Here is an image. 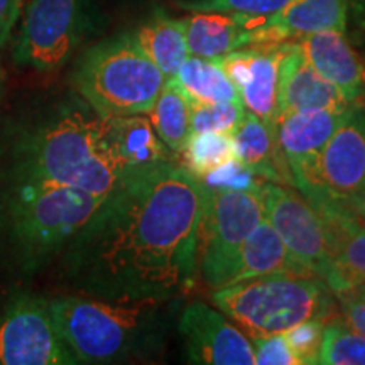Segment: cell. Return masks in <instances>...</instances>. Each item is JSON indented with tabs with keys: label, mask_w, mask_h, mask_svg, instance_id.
Instances as JSON below:
<instances>
[{
	"label": "cell",
	"mask_w": 365,
	"mask_h": 365,
	"mask_svg": "<svg viewBox=\"0 0 365 365\" xmlns=\"http://www.w3.org/2000/svg\"><path fill=\"white\" fill-rule=\"evenodd\" d=\"M207 186L178 161L132 171L65 249L68 281L108 301H170L198 267Z\"/></svg>",
	"instance_id": "6da1fadb"
},
{
	"label": "cell",
	"mask_w": 365,
	"mask_h": 365,
	"mask_svg": "<svg viewBox=\"0 0 365 365\" xmlns=\"http://www.w3.org/2000/svg\"><path fill=\"white\" fill-rule=\"evenodd\" d=\"M170 301H108L65 296L48 301L78 364L148 359L166 345L175 304Z\"/></svg>",
	"instance_id": "7a4b0ae2"
},
{
	"label": "cell",
	"mask_w": 365,
	"mask_h": 365,
	"mask_svg": "<svg viewBox=\"0 0 365 365\" xmlns=\"http://www.w3.org/2000/svg\"><path fill=\"white\" fill-rule=\"evenodd\" d=\"M16 175L107 198L130 175L108 148L103 117L88 105L59 107L22 143Z\"/></svg>",
	"instance_id": "3957f363"
},
{
	"label": "cell",
	"mask_w": 365,
	"mask_h": 365,
	"mask_svg": "<svg viewBox=\"0 0 365 365\" xmlns=\"http://www.w3.org/2000/svg\"><path fill=\"white\" fill-rule=\"evenodd\" d=\"M105 198L88 191L14 176L0 200V232L27 266H39L68 247Z\"/></svg>",
	"instance_id": "277c9868"
},
{
	"label": "cell",
	"mask_w": 365,
	"mask_h": 365,
	"mask_svg": "<svg viewBox=\"0 0 365 365\" xmlns=\"http://www.w3.org/2000/svg\"><path fill=\"white\" fill-rule=\"evenodd\" d=\"M73 83L100 117H124L149 113L166 76L135 36L127 33L88 49L76 66Z\"/></svg>",
	"instance_id": "5b68a950"
},
{
	"label": "cell",
	"mask_w": 365,
	"mask_h": 365,
	"mask_svg": "<svg viewBox=\"0 0 365 365\" xmlns=\"http://www.w3.org/2000/svg\"><path fill=\"white\" fill-rule=\"evenodd\" d=\"M330 293L318 277L279 272L218 287L212 301L252 336H269L286 333L307 319H325L333 308Z\"/></svg>",
	"instance_id": "8992f818"
},
{
	"label": "cell",
	"mask_w": 365,
	"mask_h": 365,
	"mask_svg": "<svg viewBox=\"0 0 365 365\" xmlns=\"http://www.w3.org/2000/svg\"><path fill=\"white\" fill-rule=\"evenodd\" d=\"M261 191L207 186L198 255L202 276L208 286L218 289L234 279L245 240L266 218Z\"/></svg>",
	"instance_id": "52a82bcc"
},
{
	"label": "cell",
	"mask_w": 365,
	"mask_h": 365,
	"mask_svg": "<svg viewBox=\"0 0 365 365\" xmlns=\"http://www.w3.org/2000/svg\"><path fill=\"white\" fill-rule=\"evenodd\" d=\"M317 210L349 205L365 193V107L352 103L317 159L291 173Z\"/></svg>",
	"instance_id": "ba28073f"
},
{
	"label": "cell",
	"mask_w": 365,
	"mask_h": 365,
	"mask_svg": "<svg viewBox=\"0 0 365 365\" xmlns=\"http://www.w3.org/2000/svg\"><path fill=\"white\" fill-rule=\"evenodd\" d=\"M90 0H29L14 46V61L38 71L66 65L83 39Z\"/></svg>",
	"instance_id": "9c48e42d"
},
{
	"label": "cell",
	"mask_w": 365,
	"mask_h": 365,
	"mask_svg": "<svg viewBox=\"0 0 365 365\" xmlns=\"http://www.w3.org/2000/svg\"><path fill=\"white\" fill-rule=\"evenodd\" d=\"M261 193L264 215L294 261L325 282L333 254V232L327 218L304 196L277 182H264Z\"/></svg>",
	"instance_id": "30bf717a"
},
{
	"label": "cell",
	"mask_w": 365,
	"mask_h": 365,
	"mask_svg": "<svg viewBox=\"0 0 365 365\" xmlns=\"http://www.w3.org/2000/svg\"><path fill=\"white\" fill-rule=\"evenodd\" d=\"M0 364H78L59 333L48 301L21 296L6 308L0 318Z\"/></svg>",
	"instance_id": "8fae6325"
},
{
	"label": "cell",
	"mask_w": 365,
	"mask_h": 365,
	"mask_svg": "<svg viewBox=\"0 0 365 365\" xmlns=\"http://www.w3.org/2000/svg\"><path fill=\"white\" fill-rule=\"evenodd\" d=\"M185 357L202 365H254L252 341L208 304L193 301L178 319Z\"/></svg>",
	"instance_id": "7c38bea8"
},
{
	"label": "cell",
	"mask_w": 365,
	"mask_h": 365,
	"mask_svg": "<svg viewBox=\"0 0 365 365\" xmlns=\"http://www.w3.org/2000/svg\"><path fill=\"white\" fill-rule=\"evenodd\" d=\"M350 105L345 95L303 58L293 41H287L279 65L277 117L303 110L345 112Z\"/></svg>",
	"instance_id": "4fadbf2b"
},
{
	"label": "cell",
	"mask_w": 365,
	"mask_h": 365,
	"mask_svg": "<svg viewBox=\"0 0 365 365\" xmlns=\"http://www.w3.org/2000/svg\"><path fill=\"white\" fill-rule=\"evenodd\" d=\"M267 17L237 12H193L182 19L188 53L191 56L218 61L237 49L247 46L257 48L261 46L262 26Z\"/></svg>",
	"instance_id": "5bb4252c"
},
{
	"label": "cell",
	"mask_w": 365,
	"mask_h": 365,
	"mask_svg": "<svg viewBox=\"0 0 365 365\" xmlns=\"http://www.w3.org/2000/svg\"><path fill=\"white\" fill-rule=\"evenodd\" d=\"M293 43L323 78L331 81L350 103L365 97V59L352 48L344 33L323 31L301 36Z\"/></svg>",
	"instance_id": "9a60e30c"
},
{
	"label": "cell",
	"mask_w": 365,
	"mask_h": 365,
	"mask_svg": "<svg viewBox=\"0 0 365 365\" xmlns=\"http://www.w3.org/2000/svg\"><path fill=\"white\" fill-rule=\"evenodd\" d=\"M318 212L333 232V254L325 284L336 294L365 286V225L346 205H333Z\"/></svg>",
	"instance_id": "2e32d148"
},
{
	"label": "cell",
	"mask_w": 365,
	"mask_h": 365,
	"mask_svg": "<svg viewBox=\"0 0 365 365\" xmlns=\"http://www.w3.org/2000/svg\"><path fill=\"white\" fill-rule=\"evenodd\" d=\"M350 0H289L262 26L261 46L294 41L323 31L345 33Z\"/></svg>",
	"instance_id": "e0dca14e"
},
{
	"label": "cell",
	"mask_w": 365,
	"mask_h": 365,
	"mask_svg": "<svg viewBox=\"0 0 365 365\" xmlns=\"http://www.w3.org/2000/svg\"><path fill=\"white\" fill-rule=\"evenodd\" d=\"M103 130L108 148L127 171L132 173L176 161L144 113L103 117Z\"/></svg>",
	"instance_id": "ac0fdd59"
},
{
	"label": "cell",
	"mask_w": 365,
	"mask_h": 365,
	"mask_svg": "<svg viewBox=\"0 0 365 365\" xmlns=\"http://www.w3.org/2000/svg\"><path fill=\"white\" fill-rule=\"evenodd\" d=\"M346 110H303L276 118L277 143L291 173L317 159L333 132L339 129Z\"/></svg>",
	"instance_id": "d6986e66"
},
{
	"label": "cell",
	"mask_w": 365,
	"mask_h": 365,
	"mask_svg": "<svg viewBox=\"0 0 365 365\" xmlns=\"http://www.w3.org/2000/svg\"><path fill=\"white\" fill-rule=\"evenodd\" d=\"M235 158L261 180L294 186L293 175L277 143L276 124H267L254 113H245L234 134Z\"/></svg>",
	"instance_id": "ffe728a7"
},
{
	"label": "cell",
	"mask_w": 365,
	"mask_h": 365,
	"mask_svg": "<svg viewBox=\"0 0 365 365\" xmlns=\"http://www.w3.org/2000/svg\"><path fill=\"white\" fill-rule=\"evenodd\" d=\"M279 272L308 274L294 261L284 242L281 240L274 227L267 222V218H264L245 240L240 252L239 267H237L230 284L250 279V277ZM308 276H312V274H308Z\"/></svg>",
	"instance_id": "44dd1931"
},
{
	"label": "cell",
	"mask_w": 365,
	"mask_h": 365,
	"mask_svg": "<svg viewBox=\"0 0 365 365\" xmlns=\"http://www.w3.org/2000/svg\"><path fill=\"white\" fill-rule=\"evenodd\" d=\"M284 44L257 46L250 49V78L239 91L247 110L267 124H276L279 65Z\"/></svg>",
	"instance_id": "7402d4cb"
},
{
	"label": "cell",
	"mask_w": 365,
	"mask_h": 365,
	"mask_svg": "<svg viewBox=\"0 0 365 365\" xmlns=\"http://www.w3.org/2000/svg\"><path fill=\"white\" fill-rule=\"evenodd\" d=\"M134 36L163 75L166 78H176L182 63L190 56L185 21L158 14L140 26Z\"/></svg>",
	"instance_id": "603a6c76"
},
{
	"label": "cell",
	"mask_w": 365,
	"mask_h": 365,
	"mask_svg": "<svg viewBox=\"0 0 365 365\" xmlns=\"http://www.w3.org/2000/svg\"><path fill=\"white\" fill-rule=\"evenodd\" d=\"M149 120L173 154H180L191 137V102L176 78H166L149 110Z\"/></svg>",
	"instance_id": "cb8c5ba5"
},
{
	"label": "cell",
	"mask_w": 365,
	"mask_h": 365,
	"mask_svg": "<svg viewBox=\"0 0 365 365\" xmlns=\"http://www.w3.org/2000/svg\"><path fill=\"white\" fill-rule=\"evenodd\" d=\"M178 83L191 102H227L240 100L239 90L227 78L218 61L188 56L176 75Z\"/></svg>",
	"instance_id": "d4e9b609"
},
{
	"label": "cell",
	"mask_w": 365,
	"mask_h": 365,
	"mask_svg": "<svg viewBox=\"0 0 365 365\" xmlns=\"http://www.w3.org/2000/svg\"><path fill=\"white\" fill-rule=\"evenodd\" d=\"M181 153L182 166L193 173L196 178H202L235 158L234 137L232 134H225V132L191 134Z\"/></svg>",
	"instance_id": "484cf974"
},
{
	"label": "cell",
	"mask_w": 365,
	"mask_h": 365,
	"mask_svg": "<svg viewBox=\"0 0 365 365\" xmlns=\"http://www.w3.org/2000/svg\"><path fill=\"white\" fill-rule=\"evenodd\" d=\"M317 364L365 365V336L344 323H330L323 328Z\"/></svg>",
	"instance_id": "4316f807"
},
{
	"label": "cell",
	"mask_w": 365,
	"mask_h": 365,
	"mask_svg": "<svg viewBox=\"0 0 365 365\" xmlns=\"http://www.w3.org/2000/svg\"><path fill=\"white\" fill-rule=\"evenodd\" d=\"M244 118L245 110L240 100L191 102V134H200V132L234 134Z\"/></svg>",
	"instance_id": "83f0119b"
},
{
	"label": "cell",
	"mask_w": 365,
	"mask_h": 365,
	"mask_svg": "<svg viewBox=\"0 0 365 365\" xmlns=\"http://www.w3.org/2000/svg\"><path fill=\"white\" fill-rule=\"evenodd\" d=\"M289 0H180L178 6L191 12H237L267 17L281 11Z\"/></svg>",
	"instance_id": "f1b7e54d"
},
{
	"label": "cell",
	"mask_w": 365,
	"mask_h": 365,
	"mask_svg": "<svg viewBox=\"0 0 365 365\" xmlns=\"http://www.w3.org/2000/svg\"><path fill=\"white\" fill-rule=\"evenodd\" d=\"M210 188L235 190V191H261L264 182L255 176L247 166L234 158L222 166L215 168L207 175L200 178Z\"/></svg>",
	"instance_id": "f546056e"
},
{
	"label": "cell",
	"mask_w": 365,
	"mask_h": 365,
	"mask_svg": "<svg viewBox=\"0 0 365 365\" xmlns=\"http://www.w3.org/2000/svg\"><path fill=\"white\" fill-rule=\"evenodd\" d=\"M323 328H325L323 319L312 318L284 333L287 344L301 364H317L323 339Z\"/></svg>",
	"instance_id": "4dcf8cb0"
},
{
	"label": "cell",
	"mask_w": 365,
	"mask_h": 365,
	"mask_svg": "<svg viewBox=\"0 0 365 365\" xmlns=\"http://www.w3.org/2000/svg\"><path fill=\"white\" fill-rule=\"evenodd\" d=\"M255 364L259 365H301L284 333L269 336H254L252 341Z\"/></svg>",
	"instance_id": "1f68e13d"
},
{
	"label": "cell",
	"mask_w": 365,
	"mask_h": 365,
	"mask_svg": "<svg viewBox=\"0 0 365 365\" xmlns=\"http://www.w3.org/2000/svg\"><path fill=\"white\" fill-rule=\"evenodd\" d=\"M339 296L344 325L365 336V298L359 296L355 291H346Z\"/></svg>",
	"instance_id": "d6a6232c"
},
{
	"label": "cell",
	"mask_w": 365,
	"mask_h": 365,
	"mask_svg": "<svg viewBox=\"0 0 365 365\" xmlns=\"http://www.w3.org/2000/svg\"><path fill=\"white\" fill-rule=\"evenodd\" d=\"M24 0H0V48L11 39L14 26L19 21Z\"/></svg>",
	"instance_id": "836d02e7"
},
{
	"label": "cell",
	"mask_w": 365,
	"mask_h": 365,
	"mask_svg": "<svg viewBox=\"0 0 365 365\" xmlns=\"http://www.w3.org/2000/svg\"><path fill=\"white\" fill-rule=\"evenodd\" d=\"M346 207L352 210V212L355 213V217H357L359 220L365 225V193L357 196V198H354L352 202H349Z\"/></svg>",
	"instance_id": "e575fe53"
},
{
	"label": "cell",
	"mask_w": 365,
	"mask_h": 365,
	"mask_svg": "<svg viewBox=\"0 0 365 365\" xmlns=\"http://www.w3.org/2000/svg\"><path fill=\"white\" fill-rule=\"evenodd\" d=\"M355 293H357L359 296H362V298H365V286H362V287H357V289H354Z\"/></svg>",
	"instance_id": "d590c367"
},
{
	"label": "cell",
	"mask_w": 365,
	"mask_h": 365,
	"mask_svg": "<svg viewBox=\"0 0 365 365\" xmlns=\"http://www.w3.org/2000/svg\"><path fill=\"white\" fill-rule=\"evenodd\" d=\"M2 88H4V75L0 71V97H2Z\"/></svg>",
	"instance_id": "8d00e7d4"
}]
</instances>
